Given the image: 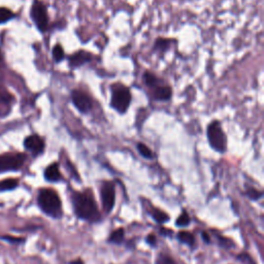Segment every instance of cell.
<instances>
[{"label":"cell","mask_w":264,"mask_h":264,"mask_svg":"<svg viewBox=\"0 0 264 264\" xmlns=\"http://www.w3.org/2000/svg\"><path fill=\"white\" fill-rule=\"evenodd\" d=\"M207 142L213 150L220 154L227 151V136L222 128L221 122L214 120L210 122L206 128Z\"/></svg>","instance_id":"obj_4"},{"label":"cell","mask_w":264,"mask_h":264,"mask_svg":"<svg viewBox=\"0 0 264 264\" xmlns=\"http://www.w3.org/2000/svg\"><path fill=\"white\" fill-rule=\"evenodd\" d=\"M18 186V181L15 178H7L0 182V191H7L13 190Z\"/></svg>","instance_id":"obj_19"},{"label":"cell","mask_w":264,"mask_h":264,"mask_svg":"<svg viewBox=\"0 0 264 264\" xmlns=\"http://www.w3.org/2000/svg\"><path fill=\"white\" fill-rule=\"evenodd\" d=\"M190 223V218L189 216L187 215L186 212H184L183 214H181V216H179L176 220V225L178 227H185V226H188Z\"/></svg>","instance_id":"obj_23"},{"label":"cell","mask_w":264,"mask_h":264,"mask_svg":"<svg viewBox=\"0 0 264 264\" xmlns=\"http://www.w3.org/2000/svg\"><path fill=\"white\" fill-rule=\"evenodd\" d=\"M45 177L49 182H58L62 178L58 163H53L47 167L45 172Z\"/></svg>","instance_id":"obj_12"},{"label":"cell","mask_w":264,"mask_h":264,"mask_svg":"<svg viewBox=\"0 0 264 264\" xmlns=\"http://www.w3.org/2000/svg\"><path fill=\"white\" fill-rule=\"evenodd\" d=\"M147 241L149 242V244L151 246H155L156 245V237L154 235H147Z\"/></svg>","instance_id":"obj_29"},{"label":"cell","mask_w":264,"mask_h":264,"mask_svg":"<svg viewBox=\"0 0 264 264\" xmlns=\"http://www.w3.org/2000/svg\"><path fill=\"white\" fill-rule=\"evenodd\" d=\"M5 240L9 242H21L23 241V238H18V237H13V236H4L3 237Z\"/></svg>","instance_id":"obj_28"},{"label":"cell","mask_w":264,"mask_h":264,"mask_svg":"<svg viewBox=\"0 0 264 264\" xmlns=\"http://www.w3.org/2000/svg\"><path fill=\"white\" fill-rule=\"evenodd\" d=\"M69 264H84V262L81 259H78V260H75V261H71Z\"/></svg>","instance_id":"obj_31"},{"label":"cell","mask_w":264,"mask_h":264,"mask_svg":"<svg viewBox=\"0 0 264 264\" xmlns=\"http://www.w3.org/2000/svg\"><path fill=\"white\" fill-rule=\"evenodd\" d=\"M156 264H176V262L166 254H160L156 259Z\"/></svg>","instance_id":"obj_22"},{"label":"cell","mask_w":264,"mask_h":264,"mask_svg":"<svg viewBox=\"0 0 264 264\" xmlns=\"http://www.w3.org/2000/svg\"><path fill=\"white\" fill-rule=\"evenodd\" d=\"M136 149L139 151L140 155H142L146 159H153L154 158V153L150 149L149 147L146 146L144 143H137L136 145Z\"/></svg>","instance_id":"obj_17"},{"label":"cell","mask_w":264,"mask_h":264,"mask_svg":"<svg viewBox=\"0 0 264 264\" xmlns=\"http://www.w3.org/2000/svg\"><path fill=\"white\" fill-rule=\"evenodd\" d=\"M247 194L251 199H254V200H257L262 196V193L259 192L256 189H249L247 191Z\"/></svg>","instance_id":"obj_25"},{"label":"cell","mask_w":264,"mask_h":264,"mask_svg":"<svg viewBox=\"0 0 264 264\" xmlns=\"http://www.w3.org/2000/svg\"><path fill=\"white\" fill-rule=\"evenodd\" d=\"M132 95L128 87L116 83L111 86V108L117 113L124 115L130 108Z\"/></svg>","instance_id":"obj_3"},{"label":"cell","mask_w":264,"mask_h":264,"mask_svg":"<svg viewBox=\"0 0 264 264\" xmlns=\"http://www.w3.org/2000/svg\"><path fill=\"white\" fill-rule=\"evenodd\" d=\"M176 236H177V239L181 241L182 244H185L187 246L192 247L195 244L194 235L188 231H179Z\"/></svg>","instance_id":"obj_15"},{"label":"cell","mask_w":264,"mask_h":264,"mask_svg":"<svg viewBox=\"0 0 264 264\" xmlns=\"http://www.w3.org/2000/svg\"><path fill=\"white\" fill-rule=\"evenodd\" d=\"M152 90V97L157 101H168L173 97V89L170 85H165L162 82L156 85Z\"/></svg>","instance_id":"obj_11"},{"label":"cell","mask_w":264,"mask_h":264,"mask_svg":"<svg viewBox=\"0 0 264 264\" xmlns=\"http://www.w3.org/2000/svg\"><path fill=\"white\" fill-rule=\"evenodd\" d=\"M219 238V241H220V244L222 246H224V247H229L231 245V241L228 239V238H225V237H222V236H218Z\"/></svg>","instance_id":"obj_27"},{"label":"cell","mask_w":264,"mask_h":264,"mask_svg":"<svg viewBox=\"0 0 264 264\" xmlns=\"http://www.w3.org/2000/svg\"><path fill=\"white\" fill-rule=\"evenodd\" d=\"M52 54H53V58H54V60L59 63L61 62L62 60L65 59V53H64V50H63V48L61 47V45L57 44L54 49H53L52 51Z\"/></svg>","instance_id":"obj_20"},{"label":"cell","mask_w":264,"mask_h":264,"mask_svg":"<svg viewBox=\"0 0 264 264\" xmlns=\"http://www.w3.org/2000/svg\"><path fill=\"white\" fill-rule=\"evenodd\" d=\"M13 17H14V14L10 12L9 9L4 8V7H0V23L7 22V21L12 19Z\"/></svg>","instance_id":"obj_21"},{"label":"cell","mask_w":264,"mask_h":264,"mask_svg":"<svg viewBox=\"0 0 264 264\" xmlns=\"http://www.w3.org/2000/svg\"><path fill=\"white\" fill-rule=\"evenodd\" d=\"M238 259L242 262V263H245V264H256L254 262V260H253L250 255L248 254H240L238 255Z\"/></svg>","instance_id":"obj_26"},{"label":"cell","mask_w":264,"mask_h":264,"mask_svg":"<svg viewBox=\"0 0 264 264\" xmlns=\"http://www.w3.org/2000/svg\"><path fill=\"white\" fill-rule=\"evenodd\" d=\"M124 237H125L124 229L120 228V229H117V230H115L113 232V234L110 236V238H109V241L112 242V244L120 245V244H122V242L124 241Z\"/></svg>","instance_id":"obj_18"},{"label":"cell","mask_w":264,"mask_h":264,"mask_svg":"<svg viewBox=\"0 0 264 264\" xmlns=\"http://www.w3.org/2000/svg\"><path fill=\"white\" fill-rule=\"evenodd\" d=\"M101 202H102V206L103 209L105 210V213H111L114 206H115V185L110 182L107 181L104 182L101 185Z\"/></svg>","instance_id":"obj_8"},{"label":"cell","mask_w":264,"mask_h":264,"mask_svg":"<svg viewBox=\"0 0 264 264\" xmlns=\"http://www.w3.org/2000/svg\"><path fill=\"white\" fill-rule=\"evenodd\" d=\"M37 202L41 210L48 216L53 218H60L62 216L61 199L53 189H41Z\"/></svg>","instance_id":"obj_2"},{"label":"cell","mask_w":264,"mask_h":264,"mask_svg":"<svg viewBox=\"0 0 264 264\" xmlns=\"http://www.w3.org/2000/svg\"><path fill=\"white\" fill-rule=\"evenodd\" d=\"M26 157L23 154H5L0 156V173L18 171L23 166Z\"/></svg>","instance_id":"obj_7"},{"label":"cell","mask_w":264,"mask_h":264,"mask_svg":"<svg viewBox=\"0 0 264 264\" xmlns=\"http://www.w3.org/2000/svg\"><path fill=\"white\" fill-rule=\"evenodd\" d=\"M70 99L75 108L84 115L89 114L93 109V101L90 95L83 90H72L70 93Z\"/></svg>","instance_id":"obj_6"},{"label":"cell","mask_w":264,"mask_h":264,"mask_svg":"<svg viewBox=\"0 0 264 264\" xmlns=\"http://www.w3.org/2000/svg\"><path fill=\"white\" fill-rule=\"evenodd\" d=\"M72 204L75 213L80 219L90 222H96L100 219L96 202L90 190L73 193Z\"/></svg>","instance_id":"obj_1"},{"label":"cell","mask_w":264,"mask_h":264,"mask_svg":"<svg viewBox=\"0 0 264 264\" xmlns=\"http://www.w3.org/2000/svg\"><path fill=\"white\" fill-rule=\"evenodd\" d=\"M24 146L28 151L34 155H39L45 150V142L37 134H32L28 136L24 142Z\"/></svg>","instance_id":"obj_10"},{"label":"cell","mask_w":264,"mask_h":264,"mask_svg":"<svg viewBox=\"0 0 264 264\" xmlns=\"http://www.w3.org/2000/svg\"><path fill=\"white\" fill-rule=\"evenodd\" d=\"M92 54L87 51H77L68 57V64L70 68H79L91 62Z\"/></svg>","instance_id":"obj_9"},{"label":"cell","mask_w":264,"mask_h":264,"mask_svg":"<svg viewBox=\"0 0 264 264\" xmlns=\"http://www.w3.org/2000/svg\"><path fill=\"white\" fill-rule=\"evenodd\" d=\"M150 214H151V216L153 217V219H154L156 222H158V223H165V222H167L168 219H170V217L167 216L166 213L162 212L161 209L156 208V207L151 208Z\"/></svg>","instance_id":"obj_16"},{"label":"cell","mask_w":264,"mask_h":264,"mask_svg":"<svg viewBox=\"0 0 264 264\" xmlns=\"http://www.w3.org/2000/svg\"><path fill=\"white\" fill-rule=\"evenodd\" d=\"M203 238H204V240L205 241V242H207V244H208V242H210V238H209V235L206 234V232L205 231V232H203Z\"/></svg>","instance_id":"obj_30"},{"label":"cell","mask_w":264,"mask_h":264,"mask_svg":"<svg viewBox=\"0 0 264 264\" xmlns=\"http://www.w3.org/2000/svg\"><path fill=\"white\" fill-rule=\"evenodd\" d=\"M10 100H12V96L10 94L7 93L4 89H0V103H9Z\"/></svg>","instance_id":"obj_24"},{"label":"cell","mask_w":264,"mask_h":264,"mask_svg":"<svg viewBox=\"0 0 264 264\" xmlns=\"http://www.w3.org/2000/svg\"><path fill=\"white\" fill-rule=\"evenodd\" d=\"M143 79H144V83L145 85L147 87V88H154L156 85H158V84L161 83L162 80H160V78H158L155 73L151 72V71H146L144 73L143 76Z\"/></svg>","instance_id":"obj_14"},{"label":"cell","mask_w":264,"mask_h":264,"mask_svg":"<svg viewBox=\"0 0 264 264\" xmlns=\"http://www.w3.org/2000/svg\"><path fill=\"white\" fill-rule=\"evenodd\" d=\"M31 19L34 22L37 29L41 32H45L49 28V15L47 6L44 2L35 0L30 10Z\"/></svg>","instance_id":"obj_5"},{"label":"cell","mask_w":264,"mask_h":264,"mask_svg":"<svg viewBox=\"0 0 264 264\" xmlns=\"http://www.w3.org/2000/svg\"><path fill=\"white\" fill-rule=\"evenodd\" d=\"M172 43H173V39L159 37L155 40L153 49H154V51H156L158 53H161L162 54V53H165L171 49Z\"/></svg>","instance_id":"obj_13"}]
</instances>
